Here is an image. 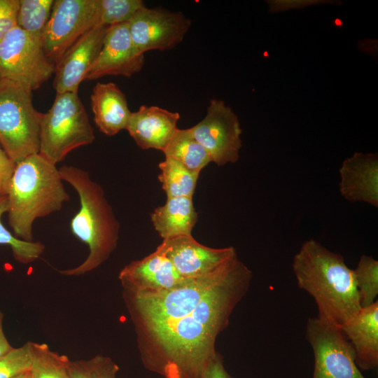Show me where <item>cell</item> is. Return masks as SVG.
I'll list each match as a JSON object with an SVG mask.
<instances>
[{
	"mask_svg": "<svg viewBox=\"0 0 378 378\" xmlns=\"http://www.w3.org/2000/svg\"><path fill=\"white\" fill-rule=\"evenodd\" d=\"M251 279L236 255L174 289H125L146 368L163 378H200Z\"/></svg>",
	"mask_w": 378,
	"mask_h": 378,
	"instance_id": "cell-1",
	"label": "cell"
},
{
	"mask_svg": "<svg viewBox=\"0 0 378 378\" xmlns=\"http://www.w3.org/2000/svg\"><path fill=\"white\" fill-rule=\"evenodd\" d=\"M292 270L298 287L314 299L320 320L340 327L362 308L354 270L317 241L302 244Z\"/></svg>",
	"mask_w": 378,
	"mask_h": 378,
	"instance_id": "cell-2",
	"label": "cell"
},
{
	"mask_svg": "<svg viewBox=\"0 0 378 378\" xmlns=\"http://www.w3.org/2000/svg\"><path fill=\"white\" fill-rule=\"evenodd\" d=\"M56 164L39 153L15 163L9 183L8 223L15 237L33 241L34 220L59 211L70 199Z\"/></svg>",
	"mask_w": 378,
	"mask_h": 378,
	"instance_id": "cell-3",
	"label": "cell"
},
{
	"mask_svg": "<svg viewBox=\"0 0 378 378\" xmlns=\"http://www.w3.org/2000/svg\"><path fill=\"white\" fill-rule=\"evenodd\" d=\"M59 172L64 181L77 192L80 209L70 221L72 234L88 246L87 258L78 267L62 270L66 276H79L102 265L117 246L120 223L102 186L89 172L73 165H63Z\"/></svg>",
	"mask_w": 378,
	"mask_h": 378,
	"instance_id": "cell-4",
	"label": "cell"
},
{
	"mask_svg": "<svg viewBox=\"0 0 378 378\" xmlns=\"http://www.w3.org/2000/svg\"><path fill=\"white\" fill-rule=\"evenodd\" d=\"M42 117L29 88L0 80V145L15 163L39 153Z\"/></svg>",
	"mask_w": 378,
	"mask_h": 378,
	"instance_id": "cell-5",
	"label": "cell"
},
{
	"mask_svg": "<svg viewBox=\"0 0 378 378\" xmlns=\"http://www.w3.org/2000/svg\"><path fill=\"white\" fill-rule=\"evenodd\" d=\"M94 139L78 93H56L52 106L43 113L38 153L57 164L73 150L92 144Z\"/></svg>",
	"mask_w": 378,
	"mask_h": 378,
	"instance_id": "cell-6",
	"label": "cell"
},
{
	"mask_svg": "<svg viewBox=\"0 0 378 378\" xmlns=\"http://www.w3.org/2000/svg\"><path fill=\"white\" fill-rule=\"evenodd\" d=\"M54 72L55 64L47 58L41 39L17 26L0 41V80L18 83L33 91Z\"/></svg>",
	"mask_w": 378,
	"mask_h": 378,
	"instance_id": "cell-7",
	"label": "cell"
},
{
	"mask_svg": "<svg viewBox=\"0 0 378 378\" xmlns=\"http://www.w3.org/2000/svg\"><path fill=\"white\" fill-rule=\"evenodd\" d=\"M100 24L99 0H54L41 36L45 54L55 64L77 40Z\"/></svg>",
	"mask_w": 378,
	"mask_h": 378,
	"instance_id": "cell-8",
	"label": "cell"
},
{
	"mask_svg": "<svg viewBox=\"0 0 378 378\" xmlns=\"http://www.w3.org/2000/svg\"><path fill=\"white\" fill-rule=\"evenodd\" d=\"M305 336L314 357L312 378H365L356 363L354 347L339 326L309 318Z\"/></svg>",
	"mask_w": 378,
	"mask_h": 378,
	"instance_id": "cell-9",
	"label": "cell"
},
{
	"mask_svg": "<svg viewBox=\"0 0 378 378\" xmlns=\"http://www.w3.org/2000/svg\"><path fill=\"white\" fill-rule=\"evenodd\" d=\"M190 129L218 166L239 160L242 130L237 115L223 100L211 99L204 118Z\"/></svg>",
	"mask_w": 378,
	"mask_h": 378,
	"instance_id": "cell-10",
	"label": "cell"
},
{
	"mask_svg": "<svg viewBox=\"0 0 378 378\" xmlns=\"http://www.w3.org/2000/svg\"><path fill=\"white\" fill-rule=\"evenodd\" d=\"M131 38L142 53L167 50L178 45L188 31L191 21L179 11L162 7H143L127 22Z\"/></svg>",
	"mask_w": 378,
	"mask_h": 378,
	"instance_id": "cell-11",
	"label": "cell"
},
{
	"mask_svg": "<svg viewBox=\"0 0 378 378\" xmlns=\"http://www.w3.org/2000/svg\"><path fill=\"white\" fill-rule=\"evenodd\" d=\"M186 279L209 274L237 255L232 246L214 248L202 245L192 236L181 235L163 239L157 247Z\"/></svg>",
	"mask_w": 378,
	"mask_h": 378,
	"instance_id": "cell-12",
	"label": "cell"
},
{
	"mask_svg": "<svg viewBox=\"0 0 378 378\" xmlns=\"http://www.w3.org/2000/svg\"><path fill=\"white\" fill-rule=\"evenodd\" d=\"M144 65V54L134 45L127 22L107 28L102 47L85 80L106 76L131 77Z\"/></svg>",
	"mask_w": 378,
	"mask_h": 378,
	"instance_id": "cell-13",
	"label": "cell"
},
{
	"mask_svg": "<svg viewBox=\"0 0 378 378\" xmlns=\"http://www.w3.org/2000/svg\"><path fill=\"white\" fill-rule=\"evenodd\" d=\"M108 27L93 28L62 55L55 64L53 88L56 93H78L102 47Z\"/></svg>",
	"mask_w": 378,
	"mask_h": 378,
	"instance_id": "cell-14",
	"label": "cell"
},
{
	"mask_svg": "<svg viewBox=\"0 0 378 378\" xmlns=\"http://www.w3.org/2000/svg\"><path fill=\"white\" fill-rule=\"evenodd\" d=\"M119 279L125 289L162 291L183 285V278L169 259L158 248L141 260L127 265Z\"/></svg>",
	"mask_w": 378,
	"mask_h": 378,
	"instance_id": "cell-15",
	"label": "cell"
},
{
	"mask_svg": "<svg viewBox=\"0 0 378 378\" xmlns=\"http://www.w3.org/2000/svg\"><path fill=\"white\" fill-rule=\"evenodd\" d=\"M341 195L346 200L378 206L377 153H354L340 168Z\"/></svg>",
	"mask_w": 378,
	"mask_h": 378,
	"instance_id": "cell-16",
	"label": "cell"
},
{
	"mask_svg": "<svg viewBox=\"0 0 378 378\" xmlns=\"http://www.w3.org/2000/svg\"><path fill=\"white\" fill-rule=\"evenodd\" d=\"M179 119L178 112L142 105L138 111L132 112L126 130L142 150L162 151L178 128Z\"/></svg>",
	"mask_w": 378,
	"mask_h": 378,
	"instance_id": "cell-17",
	"label": "cell"
},
{
	"mask_svg": "<svg viewBox=\"0 0 378 378\" xmlns=\"http://www.w3.org/2000/svg\"><path fill=\"white\" fill-rule=\"evenodd\" d=\"M351 343L356 363L363 370L378 365V302L362 307L351 318L340 326Z\"/></svg>",
	"mask_w": 378,
	"mask_h": 378,
	"instance_id": "cell-18",
	"label": "cell"
},
{
	"mask_svg": "<svg viewBox=\"0 0 378 378\" xmlns=\"http://www.w3.org/2000/svg\"><path fill=\"white\" fill-rule=\"evenodd\" d=\"M94 123L107 136L126 130L132 112L127 98L113 83H97L90 96Z\"/></svg>",
	"mask_w": 378,
	"mask_h": 378,
	"instance_id": "cell-19",
	"label": "cell"
},
{
	"mask_svg": "<svg viewBox=\"0 0 378 378\" xmlns=\"http://www.w3.org/2000/svg\"><path fill=\"white\" fill-rule=\"evenodd\" d=\"M155 230L163 239L191 234L197 220V213L192 198L178 197L167 198L164 204L150 214Z\"/></svg>",
	"mask_w": 378,
	"mask_h": 378,
	"instance_id": "cell-20",
	"label": "cell"
},
{
	"mask_svg": "<svg viewBox=\"0 0 378 378\" xmlns=\"http://www.w3.org/2000/svg\"><path fill=\"white\" fill-rule=\"evenodd\" d=\"M162 152L165 158L176 160L199 172L211 162L208 153L194 137L190 128H177Z\"/></svg>",
	"mask_w": 378,
	"mask_h": 378,
	"instance_id": "cell-21",
	"label": "cell"
},
{
	"mask_svg": "<svg viewBox=\"0 0 378 378\" xmlns=\"http://www.w3.org/2000/svg\"><path fill=\"white\" fill-rule=\"evenodd\" d=\"M158 178L167 198L186 197L192 198L200 172L193 171L180 162L165 158L158 164Z\"/></svg>",
	"mask_w": 378,
	"mask_h": 378,
	"instance_id": "cell-22",
	"label": "cell"
},
{
	"mask_svg": "<svg viewBox=\"0 0 378 378\" xmlns=\"http://www.w3.org/2000/svg\"><path fill=\"white\" fill-rule=\"evenodd\" d=\"M31 378H71L70 360L50 349L44 343L31 342Z\"/></svg>",
	"mask_w": 378,
	"mask_h": 378,
	"instance_id": "cell-23",
	"label": "cell"
},
{
	"mask_svg": "<svg viewBox=\"0 0 378 378\" xmlns=\"http://www.w3.org/2000/svg\"><path fill=\"white\" fill-rule=\"evenodd\" d=\"M53 4L54 0H20L17 26L41 39Z\"/></svg>",
	"mask_w": 378,
	"mask_h": 378,
	"instance_id": "cell-24",
	"label": "cell"
},
{
	"mask_svg": "<svg viewBox=\"0 0 378 378\" xmlns=\"http://www.w3.org/2000/svg\"><path fill=\"white\" fill-rule=\"evenodd\" d=\"M8 211L6 196L0 197V244L9 246L14 258L19 262L28 264L37 259L45 249L39 241H27L14 236L1 222L3 214Z\"/></svg>",
	"mask_w": 378,
	"mask_h": 378,
	"instance_id": "cell-25",
	"label": "cell"
},
{
	"mask_svg": "<svg viewBox=\"0 0 378 378\" xmlns=\"http://www.w3.org/2000/svg\"><path fill=\"white\" fill-rule=\"evenodd\" d=\"M361 307L374 303L378 294V261L363 255L354 270Z\"/></svg>",
	"mask_w": 378,
	"mask_h": 378,
	"instance_id": "cell-26",
	"label": "cell"
},
{
	"mask_svg": "<svg viewBox=\"0 0 378 378\" xmlns=\"http://www.w3.org/2000/svg\"><path fill=\"white\" fill-rule=\"evenodd\" d=\"M144 6L141 0H99L100 24L110 27L126 23Z\"/></svg>",
	"mask_w": 378,
	"mask_h": 378,
	"instance_id": "cell-27",
	"label": "cell"
},
{
	"mask_svg": "<svg viewBox=\"0 0 378 378\" xmlns=\"http://www.w3.org/2000/svg\"><path fill=\"white\" fill-rule=\"evenodd\" d=\"M118 370L110 358L102 356L69 363L71 378H116Z\"/></svg>",
	"mask_w": 378,
	"mask_h": 378,
	"instance_id": "cell-28",
	"label": "cell"
},
{
	"mask_svg": "<svg viewBox=\"0 0 378 378\" xmlns=\"http://www.w3.org/2000/svg\"><path fill=\"white\" fill-rule=\"evenodd\" d=\"M32 363L31 342L13 348L0 357V378H14L29 371Z\"/></svg>",
	"mask_w": 378,
	"mask_h": 378,
	"instance_id": "cell-29",
	"label": "cell"
},
{
	"mask_svg": "<svg viewBox=\"0 0 378 378\" xmlns=\"http://www.w3.org/2000/svg\"><path fill=\"white\" fill-rule=\"evenodd\" d=\"M20 0H0V41L17 27Z\"/></svg>",
	"mask_w": 378,
	"mask_h": 378,
	"instance_id": "cell-30",
	"label": "cell"
},
{
	"mask_svg": "<svg viewBox=\"0 0 378 378\" xmlns=\"http://www.w3.org/2000/svg\"><path fill=\"white\" fill-rule=\"evenodd\" d=\"M15 167V162L10 159L0 145V197L7 195Z\"/></svg>",
	"mask_w": 378,
	"mask_h": 378,
	"instance_id": "cell-31",
	"label": "cell"
},
{
	"mask_svg": "<svg viewBox=\"0 0 378 378\" xmlns=\"http://www.w3.org/2000/svg\"><path fill=\"white\" fill-rule=\"evenodd\" d=\"M200 378H232L225 369L222 357L216 354L209 360Z\"/></svg>",
	"mask_w": 378,
	"mask_h": 378,
	"instance_id": "cell-32",
	"label": "cell"
},
{
	"mask_svg": "<svg viewBox=\"0 0 378 378\" xmlns=\"http://www.w3.org/2000/svg\"><path fill=\"white\" fill-rule=\"evenodd\" d=\"M4 314L0 310V357L6 354L13 347L10 345L3 329Z\"/></svg>",
	"mask_w": 378,
	"mask_h": 378,
	"instance_id": "cell-33",
	"label": "cell"
},
{
	"mask_svg": "<svg viewBox=\"0 0 378 378\" xmlns=\"http://www.w3.org/2000/svg\"><path fill=\"white\" fill-rule=\"evenodd\" d=\"M14 378H31L30 370L25 372L24 373H22Z\"/></svg>",
	"mask_w": 378,
	"mask_h": 378,
	"instance_id": "cell-34",
	"label": "cell"
}]
</instances>
